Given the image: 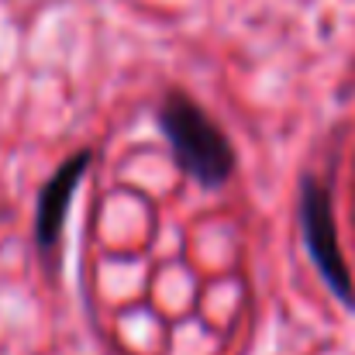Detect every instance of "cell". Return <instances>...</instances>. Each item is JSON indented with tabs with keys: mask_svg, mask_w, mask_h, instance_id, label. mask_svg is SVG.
I'll return each mask as SVG.
<instances>
[{
	"mask_svg": "<svg viewBox=\"0 0 355 355\" xmlns=\"http://www.w3.org/2000/svg\"><path fill=\"white\" fill-rule=\"evenodd\" d=\"M162 131L176 152V162L200 183H225L235 169V152L232 141L225 138V131L218 128V121L211 118L204 107H197L190 97L173 94L162 111Z\"/></svg>",
	"mask_w": 355,
	"mask_h": 355,
	"instance_id": "cell-1",
	"label": "cell"
},
{
	"mask_svg": "<svg viewBox=\"0 0 355 355\" xmlns=\"http://www.w3.org/2000/svg\"><path fill=\"white\" fill-rule=\"evenodd\" d=\"M297 214H300V232H304V245L314 259V266L321 269L324 283L331 286V293L355 307V293H352V276L345 269V259H342V248H338V235H335V218H331V200H328V190L307 176L304 187H300V204H297Z\"/></svg>",
	"mask_w": 355,
	"mask_h": 355,
	"instance_id": "cell-2",
	"label": "cell"
},
{
	"mask_svg": "<svg viewBox=\"0 0 355 355\" xmlns=\"http://www.w3.org/2000/svg\"><path fill=\"white\" fill-rule=\"evenodd\" d=\"M90 166V152H76L73 159H66L55 176L42 187V197H38V218H35V238L42 248H52L59 241V228L66 221V211H69V197L80 183V176L87 173Z\"/></svg>",
	"mask_w": 355,
	"mask_h": 355,
	"instance_id": "cell-3",
	"label": "cell"
}]
</instances>
